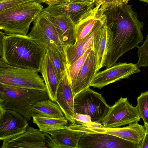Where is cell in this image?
I'll return each mask as SVG.
<instances>
[{"instance_id":"6da1fadb","label":"cell","mask_w":148,"mask_h":148,"mask_svg":"<svg viewBox=\"0 0 148 148\" xmlns=\"http://www.w3.org/2000/svg\"><path fill=\"white\" fill-rule=\"evenodd\" d=\"M128 3L108 7L105 14L107 26V55L104 67L109 68L128 51L143 42V22Z\"/></svg>"},{"instance_id":"7a4b0ae2","label":"cell","mask_w":148,"mask_h":148,"mask_svg":"<svg viewBox=\"0 0 148 148\" xmlns=\"http://www.w3.org/2000/svg\"><path fill=\"white\" fill-rule=\"evenodd\" d=\"M0 58L8 64L40 72L46 49L27 35H7L0 31Z\"/></svg>"},{"instance_id":"3957f363","label":"cell","mask_w":148,"mask_h":148,"mask_svg":"<svg viewBox=\"0 0 148 148\" xmlns=\"http://www.w3.org/2000/svg\"><path fill=\"white\" fill-rule=\"evenodd\" d=\"M49 99L47 90L0 84V108L14 110L28 121L32 117L29 110L30 105L38 101Z\"/></svg>"},{"instance_id":"277c9868","label":"cell","mask_w":148,"mask_h":148,"mask_svg":"<svg viewBox=\"0 0 148 148\" xmlns=\"http://www.w3.org/2000/svg\"><path fill=\"white\" fill-rule=\"evenodd\" d=\"M43 8L40 3H31L0 11V29L7 35H27Z\"/></svg>"},{"instance_id":"5b68a950","label":"cell","mask_w":148,"mask_h":148,"mask_svg":"<svg viewBox=\"0 0 148 148\" xmlns=\"http://www.w3.org/2000/svg\"><path fill=\"white\" fill-rule=\"evenodd\" d=\"M38 72L10 65L0 59V84L23 88L47 90Z\"/></svg>"},{"instance_id":"8992f818","label":"cell","mask_w":148,"mask_h":148,"mask_svg":"<svg viewBox=\"0 0 148 148\" xmlns=\"http://www.w3.org/2000/svg\"><path fill=\"white\" fill-rule=\"evenodd\" d=\"M110 107L101 94L90 87L74 97V113L88 115L93 122H101Z\"/></svg>"},{"instance_id":"52a82bcc","label":"cell","mask_w":148,"mask_h":148,"mask_svg":"<svg viewBox=\"0 0 148 148\" xmlns=\"http://www.w3.org/2000/svg\"><path fill=\"white\" fill-rule=\"evenodd\" d=\"M3 141L1 148H59L49 134L29 126L24 133Z\"/></svg>"},{"instance_id":"ba28073f","label":"cell","mask_w":148,"mask_h":148,"mask_svg":"<svg viewBox=\"0 0 148 148\" xmlns=\"http://www.w3.org/2000/svg\"><path fill=\"white\" fill-rule=\"evenodd\" d=\"M137 108L129 102L127 97H122L110 107L101 123L106 128L117 127L140 121Z\"/></svg>"},{"instance_id":"9c48e42d","label":"cell","mask_w":148,"mask_h":148,"mask_svg":"<svg viewBox=\"0 0 148 148\" xmlns=\"http://www.w3.org/2000/svg\"><path fill=\"white\" fill-rule=\"evenodd\" d=\"M42 12L55 26L64 47L67 45L75 44L74 23L60 5L48 6L43 8Z\"/></svg>"},{"instance_id":"30bf717a","label":"cell","mask_w":148,"mask_h":148,"mask_svg":"<svg viewBox=\"0 0 148 148\" xmlns=\"http://www.w3.org/2000/svg\"><path fill=\"white\" fill-rule=\"evenodd\" d=\"M27 35L36 40L46 50L48 48L62 49L64 47L55 26L42 12L33 22Z\"/></svg>"},{"instance_id":"8fae6325","label":"cell","mask_w":148,"mask_h":148,"mask_svg":"<svg viewBox=\"0 0 148 148\" xmlns=\"http://www.w3.org/2000/svg\"><path fill=\"white\" fill-rule=\"evenodd\" d=\"M137 64L119 62L103 71L96 73L90 87L101 89L105 86L123 79L141 71Z\"/></svg>"},{"instance_id":"7c38bea8","label":"cell","mask_w":148,"mask_h":148,"mask_svg":"<svg viewBox=\"0 0 148 148\" xmlns=\"http://www.w3.org/2000/svg\"><path fill=\"white\" fill-rule=\"evenodd\" d=\"M22 115L13 110L0 108V140H8L26 130L29 123Z\"/></svg>"},{"instance_id":"4fadbf2b","label":"cell","mask_w":148,"mask_h":148,"mask_svg":"<svg viewBox=\"0 0 148 148\" xmlns=\"http://www.w3.org/2000/svg\"><path fill=\"white\" fill-rule=\"evenodd\" d=\"M138 148L132 143L106 133H86L80 138L78 148Z\"/></svg>"},{"instance_id":"5bb4252c","label":"cell","mask_w":148,"mask_h":148,"mask_svg":"<svg viewBox=\"0 0 148 148\" xmlns=\"http://www.w3.org/2000/svg\"><path fill=\"white\" fill-rule=\"evenodd\" d=\"M106 18L104 16L99 20L90 33L83 39L73 45H67L63 48L66 65L72 64L80 58L89 49L94 51L95 37L100 30Z\"/></svg>"},{"instance_id":"9a60e30c","label":"cell","mask_w":148,"mask_h":148,"mask_svg":"<svg viewBox=\"0 0 148 148\" xmlns=\"http://www.w3.org/2000/svg\"><path fill=\"white\" fill-rule=\"evenodd\" d=\"M74 96L66 73L62 79L58 90L56 102L59 105L65 118L71 124H76L73 111Z\"/></svg>"},{"instance_id":"2e32d148","label":"cell","mask_w":148,"mask_h":148,"mask_svg":"<svg viewBox=\"0 0 148 148\" xmlns=\"http://www.w3.org/2000/svg\"><path fill=\"white\" fill-rule=\"evenodd\" d=\"M98 133L111 134L130 142L140 148L145 134L144 126L133 123L123 127L106 128L101 127Z\"/></svg>"},{"instance_id":"e0dca14e","label":"cell","mask_w":148,"mask_h":148,"mask_svg":"<svg viewBox=\"0 0 148 148\" xmlns=\"http://www.w3.org/2000/svg\"><path fill=\"white\" fill-rule=\"evenodd\" d=\"M96 72V60L92 49L80 69L75 82L71 87L74 97L80 92L89 88Z\"/></svg>"},{"instance_id":"ac0fdd59","label":"cell","mask_w":148,"mask_h":148,"mask_svg":"<svg viewBox=\"0 0 148 148\" xmlns=\"http://www.w3.org/2000/svg\"><path fill=\"white\" fill-rule=\"evenodd\" d=\"M40 72L46 86L49 99L55 102L61 79L52 64L46 52L41 63Z\"/></svg>"},{"instance_id":"d6986e66","label":"cell","mask_w":148,"mask_h":148,"mask_svg":"<svg viewBox=\"0 0 148 148\" xmlns=\"http://www.w3.org/2000/svg\"><path fill=\"white\" fill-rule=\"evenodd\" d=\"M85 133L66 128L51 132L50 135L59 148H78L79 141Z\"/></svg>"},{"instance_id":"ffe728a7","label":"cell","mask_w":148,"mask_h":148,"mask_svg":"<svg viewBox=\"0 0 148 148\" xmlns=\"http://www.w3.org/2000/svg\"><path fill=\"white\" fill-rule=\"evenodd\" d=\"M107 26L106 17L95 40L94 52L96 60V72L104 67L107 55Z\"/></svg>"},{"instance_id":"44dd1931","label":"cell","mask_w":148,"mask_h":148,"mask_svg":"<svg viewBox=\"0 0 148 148\" xmlns=\"http://www.w3.org/2000/svg\"><path fill=\"white\" fill-rule=\"evenodd\" d=\"M29 110L32 117L37 116L54 118L64 117L59 105L49 99L35 102L30 105Z\"/></svg>"},{"instance_id":"7402d4cb","label":"cell","mask_w":148,"mask_h":148,"mask_svg":"<svg viewBox=\"0 0 148 148\" xmlns=\"http://www.w3.org/2000/svg\"><path fill=\"white\" fill-rule=\"evenodd\" d=\"M33 121L39 130L48 134L66 128L68 120L65 117L60 118L47 117L41 116H33Z\"/></svg>"},{"instance_id":"603a6c76","label":"cell","mask_w":148,"mask_h":148,"mask_svg":"<svg viewBox=\"0 0 148 148\" xmlns=\"http://www.w3.org/2000/svg\"><path fill=\"white\" fill-rule=\"evenodd\" d=\"M46 52L58 75L62 79L66 73V62L63 49L48 48Z\"/></svg>"},{"instance_id":"cb8c5ba5","label":"cell","mask_w":148,"mask_h":148,"mask_svg":"<svg viewBox=\"0 0 148 148\" xmlns=\"http://www.w3.org/2000/svg\"><path fill=\"white\" fill-rule=\"evenodd\" d=\"M60 5L65 12L74 23L82 14L92 6H88L71 0Z\"/></svg>"},{"instance_id":"d4e9b609","label":"cell","mask_w":148,"mask_h":148,"mask_svg":"<svg viewBox=\"0 0 148 148\" xmlns=\"http://www.w3.org/2000/svg\"><path fill=\"white\" fill-rule=\"evenodd\" d=\"M92 49V48L88 49L74 63L71 65L66 66V73L71 87L74 84L80 69Z\"/></svg>"},{"instance_id":"484cf974","label":"cell","mask_w":148,"mask_h":148,"mask_svg":"<svg viewBox=\"0 0 148 148\" xmlns=\"http://www.w3.org/2000/svg\"><path fill=\"white\" fill-rule=\"evenodd\" d=\"M136 106L140 117L148 124V90L142 92L137 98Z\"/></svg>"},{"instance_id":"4316f807","label":"cell","mask_w":148,"mask_h":148,"mask_svg":"<svg viewBox=\"0 0 148 148\" xmlns=\"http://www.w3.org/2000/svg\"><path fill=\"white\" fill-rule=\"evenodd\" d=\"M137 64L139 67L148 66V34L142 45L138 47Z\"/></svg>"},{"instance_id":"83f0119b","label":"cell","mask_w":148,"mask_h":148,"mask_svg":"<svg viewBox=\"0 0 148 148\" xmlns=\"http://www.w3.org/2000/svg\"><path fill=\"white\" fill-rule=\"evenodd\" d=\"M31 3H42V0H5L0 1V11Z\"/></svg>"},{"instance_id":"f1b7e54d","label":"cell","mask_w":148,"mask_h":148,"mask_svg":"<svg viewBox=\"0 0 148 148\" xmlns=\"http://www.w3.org/2000/svg\"><path fill=\"white\" fill-rule=\"evenodd\" d=\"M74 119L77 124H89L93 122L90 116L87 114L74 113Z\"/></svg>"},{"instance_id":"f546056e","label":"cell","mask_w":148,"mask_h":148,"mask_svg":"<svg viewBox=\"0 0 148 148\" xmlns=\"http://www.w3.org/2000/svg\"><path fill=\"white\" fill-rule=\"evenodd\" d=\"M70 0H42V3L47 4L48 6L59 5L68 2Z\"/></svg>"},{"instance_id":"4dcf8cb0","label":"cell","mask_w":148,"mask_h":148,"mask_svg":"<svg viewBox=\"0 0 148 148\" xmlns=\"http://www.w3.org/2000/svg\"><path fill=\"white\" fill-rule=\"evenodd\" d=\"M71 1L79 2L88 6L93 5L99 0H70Z\"/></svg>"},{"instance_id":"1f68e13d","label":"cell","mask_w":148,"mask_h":148,"mask_svg":"<svg viewBox=\"0 0 148 148\" xmlns=\"http://www.w3.org/2000/svg\"><path fill=\"white\" fill-rule=\"evenodd\" d=\"M103 4L108 5H119L118 0H99Z\"/></svg>"},{"instance_id":"d6a6232c","label":"cell","mask_w":148,"mask_h":148,"mask_svg":"<svg viewBox=\"0 0 148 148\" xmlns=\"http://www.w3.org/2000/svg\"><path fill=\"white\" fill-rule=\"evenodd\" d=\"M140 148H148V135L146 133Z\"/></svg>"},{"instance_id":"836d02e7","label":"cell","mask_w":148,"mask_h":148,"mask_svg":"<svg viewBox=\"0 0 148 148\" xmlns=\"http://www.w3.org/2000/svg\"><path fill=\"white\" fill-rule=\"evenodd\" d=\"M145 130V133L148 135V124L144 123V125Z\"/></svg>"},{"instance_id":"e575fe53","label":"cell","mask_w":148,"mask_h":148,"mask_svg":"<svg viewBox=\"0 0 148 148\" xmlns=\"http://www.w3.org/2000/svg\"><path fill=\"white\" fill-rule=\"evenodd\" d=\"M130 0H118V2L119 4L122 3H128V2Z\"/></svg>"},{"instance_id":"d590c367","label":"cell","mask_w":148,"mask_h":148,"mask_svg":"<svg viewBox=\"0 0 148 148\" xmlns=\"http://www.w3.org/2000/svg\"><path fill=\"white\" fill-rule=\"evenodd\" d=\"M139 1L144 2L148 3V0H139Z\"/></svg>"},{"instance_id":"8d00e7d4","label":"cell","mask_w":148,"mask_h":148,"mask_svg":"<svg viewBox=\"0 0 148 148\" xmlns=\"http://www.w3.org/2000/svg\"><path fill=\"white\" fill-rule=\"evenodd\" d=\"M3 0H0V1H3Z\"/></svg>"}]
</instances>
